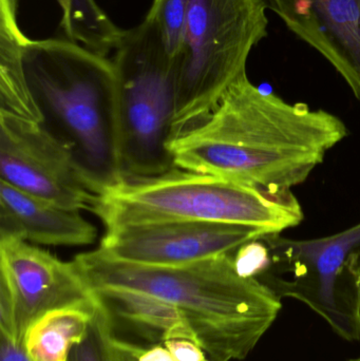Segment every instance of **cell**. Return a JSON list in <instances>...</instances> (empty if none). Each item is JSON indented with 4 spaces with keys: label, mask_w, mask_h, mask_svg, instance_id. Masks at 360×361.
<instances>
[{
    "label": "cell",
    "mask_w": 360,
    "mask_h": 361,
    "mask_svg": "<svg viewBox=\"0 0 360 361\" xmlns=\"http://www.w3.org/2000/svg\"><path fill=\"white\" fill-rule=\"evenodd\" d=\"M347 135L338 116L264 92L245 71L211 114L169 148L175 169L291 190Z\"/></svg>",
    "instance_id": "cell-1"
},
{
    "label": "cell",
    "mask_w": 360,
    "mask_h": 361,
    "mask_svg": "<svg viewBox=\"0 0 360 361\" xmlns=\"http://www.w3.org/2000/svg\"><path fill=\"white\" fill-rule=\"evenodd\" d=\"M235 254L149 267L113 260L97 250L73 261L94 292L130 290L169 303L211 361H238L255 349L283 305L259 278L239 271Z\"/></svg>",
    "instance_id": "cell-2"
},
{
    "label": "cell",
    "mask_w": 360,
    "mask_h": 361,
    "mask_svg": "<svg viewBox=\"0 0 360 361\" xmlns=\"http://www.w3.org/2000/svg\"><path fill=\"white\" fill-rule=\"evenodd\" d=\"M19 46L40 125L71 152L97 195L125 182L113 61L72 40L23 32Z\"/></svg>",
    "instance_id": "cell-3"
},
{
    "label": "cell",
    "mask_w": 360,
    "mask_h": 361,
    "mask_svg": "<svg viewBox=\"0 0 360 361\" xmlns=\"http://www.w3.org/2000/svg\"><path fill=\"white\" fill-rule=\"evenodd\" d=\"M91 212L106 229L169 221L247 225L271 235L297 226L304 214L292 190H271L241 180L173 169L127 180L97 195Z\"/></svg>",
    "instance_id": "cell-4"
},
{
    "label": "cell",
    "mask_w": 360,
    "mask_h": 361,
    "mask_svg": "<svg viewBox=\"0 0 360 361\" xmlns=\"http://www.w3.org/2000/svg\"><path fill=\"white\" fill-rule=\"evenodd\" d=\"M266 0H192L175 59L173 139L204 121L268 35Z\"/></svg>",
    "instance_id": "cell-5"
},
{
    "label": "cell",
    "mask_w": 360,
    "mask_h": 361,
    "mask_svg": "<svg viewBox=\"0 0 360 361\" xmlns=\"http://www.w3.org/2000/svg\"><path fill=\"white\" fill-rule=\"evenodd\" d=\"M120 159L125 179L175 169L170 145L175 114V61L149 19L123 33L113 61Z\"/></svg>",
    "instance_id": "cell-6"
},
{
    "label": "cell",
    "mask_w": 360,
    "mask_h": 361,
    "mask_svg": "<svg viewBox=\"0 0 360 361\" xmlns=\"http://www.w3.org/2000/svg\"><path fill=\"white\" fill-rule=\"evenodd\" d=\"M262 240L270 265L258 278L279 298L310 307L345 341H360V222L316 239Z\"/></svg>",
    "instance_id": "cell-7"
},
{
    "label": "cell",
    "mask_w": 360,
    "mask_h": 361,
    "mask_svg": "<svg viewBox=\"0 0 360 361\" xmlns=\"http://www.w3.org/2000/svg\"><path fill=\"white\" fill-rule=\"evenodd\" d=\"M95 292L74 261L65 262L34 244L0 237V332L23 345L32 322L87 300Z\"/></svg>",
    "instance_id": "cell-8"
},
{
    "label": "cell",
    "mask_w": 360,
    "mask_h": 361,
    "mask_svg": "<svg viewBox=\"0 0 360 361\" xmlns=\"http://www.w3.org/2000/svg\"><path fill=\"white\" fill-rule=\"evenodd\" d=\"M0 180L80 212H91L97 197L71 152L39 123L1 112Z\"/></svg>",
    "instance_id": "cell-9"
},
{
    "label": "cell",
    "mask_w": 360,
    "mask_h": 361,
    "mask_svg": "<svg viewBox=\"0 0 360 361\" xmlns=\"http://www.w3.org/2000/svg\"><path fill=\"white\" fill-rule=\"evenodd\" d=\"M268 231L247 225L169 221L106 229L97 250L108 258L149 267H175L235 254Z\"/></svg>",
    "instance_id": "cell-10"
},
{
    "label": "cell",
    "mask_w": 360,
    "mask_h": 361,
    "mask_svg": "<svg viewBox=\"0 0 360 361\" xmlns=\"http://www.w3.org/2000/svg\"><path fill=\"white\" fill-rule=\"evenodd\" d=\"M287 27L316 49L360 102V0H266Z\"/></svg>",
    "instance_id": "cell-11"
},
{
    "label": "cell",
    "mask_w": 360,
    "mask_h": 361,
    "mask_svg": "<svg viewBox=\"0 0 360 361\" xmlns=\"http://www.w3.org/2000/svg\"><path fill=\"white\" fill-rule=\"evenodd\" d=\"M0 237L31 244L87 246L94 243L97 227L80 214L0 180Z\"/></svg>",
    "instance_id": "cell-12"
},
{
    "label": "cell",
    "mask_w": 360,
    "mask_h": 361,
    "mask_svg": "<svg viewBox=\"0 0 360 361\" xmlns=\"http://www.w3.org/2000/svg\"><path fill=\"white\" fill-rule=\"evenodd\" d=\"M101 299L95 296L53 310L27 328L23 347L30 361H69L74 348L82 343L97 315Z\"/></svg>",
    "instance_id": "cell-13"
},
{
    "label": "cell",
    "mask_w": 360,
    "mask_h": 361,
    "mask_svg": "<svg viewBox=\"0 0 360 361\" xmlns=\"http://www.w3.org/2000/svg\"><path fill=\"white\" fill-rule=\"evenodd\" d=\"M18 0H0V112L42 124L23 74Z\"/></svg>",
    "instance_id": "cell-14"
},
{
    "label": "cell",
    "mask_w": 360,
    "mask_h": 361,
    "mask_svg": "<svg viewBox=\"0 0 360 361\" xmlns=\"http://www.w3.org/2000/svg\"><path fill=\"white\" fill-rule=\"evenodd\" d=\"M95 293L113 317L122 318L145 334L159 337L163 343L173 338L194 341L187 322L169 303L130 290H104Z\"/></svg>",
    "instance_id": "cell-15"
},
{
    "label": "cell",
    "mask_w": 360,
    "mask_h": 361,
    "mask_svg": "<svg viewBox=\"0 0 360 361\" xmlns=\"http://www.w3.org/2000/svg\"><path fill=\"white\" fill-rule=\"evenodd\" d=\"M61 6V27L72 42L106 56L116 50L124 31L116 27L95 0H56Z\"/></svg>",
    "instance_id": "cell-16"
},
{
    "label": "cell",
    "mask_w": 360,
    "mask_h": 361,
    "mask_svg": "<svg viewBox=\"0 0 360 361\" xmlns=\"http://www.w3.org/2000/svg\"><path fill=\"white\" fill-rule=\"evenodd\" d=\"M114 329L113 316L101 299L86 337L74 348L69 361H125L120 341Z\"/></svg>",
    "instance_id": "cell-17"
},
{
    "label": "cell",
    "mask_w": 360,
    "mask_h": 361,
    "mask_svg": "<svg viewBox=\"0 0 360 361\" xmlns=\"http://www.w3.org/2000/svg\"><path fill=\"white\" fill-rule=\"evenodd\" d=\"M190 1L192 0H154L146 16L156 25L165 50L173 61L183 46Z\"/></svg>",
    "instance_id": "cell-18"
},
{
    "label": "cell",
    "mask_w": 360,
    "mask_h": 361,
    "mask_svg": "<svg viewBox=\"0 0 360 361\" xmlns=\"http://www.w3.org/2000/svg\"><path fill=\"white\" fill-rule=\"evenodd\" d=\"M239 271L245 277H259L270 265L268 246L259 241L241 247L235 254Z\"/></svg>",
    "instance_id": "cell-19"
},
{
    "label": "cell",
    "mask_w": 360,
    "mask_h": 361,
    "mask_svg": "<svg viewBox=\"0 0 360 361\" xmlns=\"http://www.w3.org/2000/svg\"><path fill=\"white\" fill-rule=\"evenodd\" d=\"M163 343L177 361H204L207 358L202 348L190 339L173 338Z\"/></svg>",
    "instance_id": "cell-20"
},
{
    "label": "cell",
    "mask_w": 360,
    "mask_h": 361,
    "mask_svg": "<svg viewBox=\"0 0 360 361\" xmlns=\"http://www.w3.org/2000/svg\"><path fill=\"white\" fill-rule=\"evenodd\" d=\"M120 347L131 361H177L165 345H154L144 349L120 341Z\"/></svg>",
    "instance_id": "cell-21"
},
{
    "label": "cell",
    "mask_w": 360,
    "mask_h": 361,
    "mask_svg": "<svg viewBox=\"0 0 360 361\" xmlns=\"http://www.w3.org/2000/svg\"><path fill=\"white\" fill-rule=\"evenodd\" d=\"M0 361H30L23 345L14 339L0 336Z\"/></svg>",
    "instance_id": "cell-22"
},
{
    "label": "cell",
    "mask_w": 360,
    "mask_h": 361,
    "mask_svg": "<svg viewBox=\"0 0 360 361\" xmlns=\"http://www.w3.org/2000/svg\"><path fill=\"white\" fill-rule=\"evenodd\" d=\"M350 361H360V355L359 356V357L353 358V360H351Z\"/></svg>",
    "instance_id": "cell-23"
},
{
    "label": "cell",
    "mask_w": 360,
    "mask_h": 361,
    "mask_svg": "<svg viewBox=\"0 0 360 361\" xmlns=\"http://www.w3.org/2000/svg\"><path fill=\"white\" fill-rule=\"evenodd\" d=\"M125 361H130L128 360V357H127V356H125Z\"/></svg>",
    "instance_id": "cell-24"
},
{
    "label": "cell",
    "mask_w": 360,
    "mask_h": 361,
    "mask_svg": "<svg viewBox=\"0 0 360 361\" xmlns=\"http://www.w3.org/2000/svg\"><path fill=\"white\" fill-rule=\"evenodd\" d=\"M204 361H211L209 360V358H206V360H205Z\"/></svg>",
    "instance_id": "cell-25"
}]
</instances>
